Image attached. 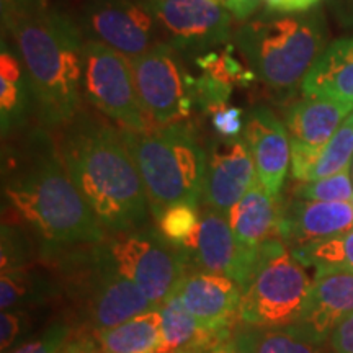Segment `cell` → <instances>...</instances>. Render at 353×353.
I'll use <instances>...</instances> for the list:
<instances>
[{"mask_svg":"<svg viewBox=\"0 0 353 353\" xmlns=\"http://www.w3.org/2000/svg\"><path fill=\"white\" fill-rule=\"evenodd\" d=\"M2 195L17 219L43 244H97L108 237L44 126L3 148Z\"/></svg>","mask_w":353,"mask_h":353,"instance_id":"cell-1","label":"cell"},{"mask_svg":"<svg viewBox=\"0 0 353 353\" xmlns=\"http://www.w3.org/2000/svg\"><path fill=\"white\" fill-rule=\"evenodd\" d=\"M0 2L2 30L32 82L38 120L44 128L65 126L82 108L81 26L43 0Z\"/></svg>","mask_w":353,"mask_h":353,"instance_id":"cell-2","label":"cell"},{"mask_svg":"<svg viewBox=\"0 0 353 353\" xmlns=\"http://www.w3.org/2000/svg\"><path fill=\"white\" fill-rule=\"evenodd\" d=\"M57 144L70 179L107 236L145 226L148 196L121 130L82 107L63 126Z\"/></svg>","mask_w":353,"mask_h":353,"instance_id":"cell-3","label":"cell"},{"mask_svg":"<svg viewBox=\"0 0 353 353\" xmlns=\"http://www.w3.org/2000/svg\"><path fill=\"white\" fill-rule=\"evenodd\" d=\"M38 259L56 278L63 316L81 332L114 327L157 307L120 272L107 239L79 245L41 244Z\"/></svg>","mask_w":353,"mask_h":353,"instance_id":"cell-4","label":"cell"},{"mask_svg":"<svg viewBox=\"0 0 353 353\" xmlns=\"http://www.w3.org/2000/svg\"><path fill=\"white\" fill-rule=\"evenodd\" d=\"M234 43L259 81L288 90L304 77L327 48V28L321 10L290 15L265 12L234 33Z\"/></svg>","mask_w":353,"mask_h":353,"instance_id":"cell-5","label":"cell"},{"mask_svg":"<svg viewBox=\"0 0 353 353\" xmlns=\"http://www.w3.org/2000/svg\"><path fill=\"white\" fill-rule=\"evenodd\" d=\"M143 179L154 219L176 203L200 205L206 174V149L185 123H170L149 131L121 128Z\"/></svg>","mask_w":353,"mask_h":353,"instance_id":"cell-6","label":"cell"},{"mask_svg":"<svg viewBox=\"0 0 353 353\" xmlns=\"http://www.w3.org/2000/svg\"><path fill=\"white\" fill-rule=\"evenodd\" d=\"M312 280L283 241L273 237L259 249L252 280L242 290L239 321L276 329L293 325L306 306Z\"/></svg>","mask_w":353,"mask_h":353,"instance_id":"cell-7","label":"cell"},{"mask_svg":"<svg viewBox=\"0 0 353 353\" xmlns=\"http://www.w3.org/2000/svg\"><path fill=\"white\" fill-rule=\"evenodd\" d=\"M117 267L159 307L176 293L192 270L188 254L172 244L157 228L141 226L107 237Z\"/></svg>","mask_w":353,"mask_h":353,"instance_id":"cell-8","label":"cell"},{"mask_svg":"<svg viewBox=\"0 0 353 353\" xmlns=\"http://www.w3.org/2000/svg\"><path fill=\"white\" fill-rule=\"evenodd\" d=\"M82 97L123 130L143 132L157 126L141 103L130 59L94 39L83 41Z\"/></svg>","mask_w":353,"mask_h":353,"instance_id":"cell-9","label":"cell"},{"mask_svg":"<svg viewBox=\"0 0 353 353\" xmlns=\"http://www.w3.org/2000/svg\"><path fill=\"white\" fill-rule=\"evenodd\" d=\"M141 103L157 126L188 117L195 107L192 77L185 72L172 44L162 41L130 59Z\"/></svg>","mask_w":353,"mask_h":353,"instance_id":"cell-10","label":"cell"},{"mask_svg":"<svg viewBox=\"0 0 353 353\" xmlns=\"http://www.w3.org/2000/svg\"><path fill=\"white\" fill-rule=\"evenodd\" d=\"M81 30L128 59L162 43L161 26L143 0H85Z\"/></svg>","mask_w":353,"mask_h":353,"instance_id":"cell-11","label":"cell"},{"mask_svg":"<svg viewBox=\"0 0 353 353\" xmlns=\"http://www.w3.org/2000/svg\"><path fill=\"white\" fill-rule=\"evenodd\" d=\"M176 51L208 52L231 38V13L218 0H143Z\"/></svg>","mask_w":353,"mask_h":353,"instance_id":"cell-12","label":"cell"},{"mask_svg":"<svg viewBox=\"0 0 353 353\" xmlns=\"http://www.w3.org/2000/svg\"><path fill=\"white\" fill-rule=\"evenodd\" d=\"M183 250L193 270L229 276L242 290L252 280L259 260V250L244 245L234 236L228 214L208 206L200 210V224Z\"/></svg>","mask_w":353,"mask_h":353,"instance_id":"cell-13","label":"cell"},{"mask_svg":"<svg viewBox=\"0 0 353 353\" xmlns=\"http://www.w3.org/2000/svg\"><path fill=\"white\" fill-rule=\"evenodd\" d=\"M353 107L327 99H309L294 103L285 117L291 144V175L306 182L322 149L339 130Z\"/></svg>","mask_w":353,"mask_h":353,"instance_id":"cell-14","label":"cell"},{"mask_svg":"<svg viewBox=\"0 0 353 353\" xmlns=\"http://www.w3.org/2000/svg\"><path fill=\"white\" fill-rule=\"evenodd\" d=\"M255 180L257 170L245 139L219 136L206 149L203 205L228 214Z\"/></svg>","mask_w":353,"mask_h":353,"instance_id":"cell-15","label":"cell"},{"mask_svg":"<svg viewBox=\"0 0 353 353\" xmlns=\"http://www.w3.org/2000/svg\"><path fill=\"white\" fill-rule=\"evenodd\" d=\"M176 294L203 327L216 332L236 330L242 288L229 276L205 270H190Z\"/></svg>","mask_w":353,"mask_h":353,"instance_id":"cell-16","label":"cell"},{"mask_svg":"<svg viewBox=\"0 0 353 353\" xmlns=\"http://www.w3.org/2000/svg\"><path fill=\"white\" fill-rule=\"evenodd\" d=\"M353 314V273L317 270L298 322L291 327L317 343L329 342L343 319Z\"/></svg>","mask_w":353,"mask_h":353,"instance_id":"cell-17","label":"cell"},{"mask_svg":"<svg viewBox=\"0 0 353 353\" xmlns=\"http://www.w3.org/2000/svg\"><path fill=\"white\" fill-rule=\"evenodd\" d=\"M244 139L254 157L259 182L270 195L280 198L291 165V144L286 125L272 110L259 107L247 114Z\"/></svg>","mask_w":353,"mask_h":353,"instance_id":"cell-18","label":"cell"},{"mask_svg":"<svg viewBox=\"0 0 353 353\" xmlns=\"http://www.w3.org/2000/svg\"><path fill=\"white\" fill-rule=\"evenodd\" d=\"M353 229L350 201L293 200L281 210L278 239L290 249L325 241Z\"/></svg>","mask_w":353,"mask_h":353,"instance_id":"cell-19","label":"cell"},{"mask_svg":"<svg viewBox=\"0 0 353 353\" xmlns=\"http://www.w3.org/2000/svg\"><path fill=\"white\" fill-rule=\"evenodd\" d=\"M37 103L32 82L19 52L6 37L0 43V130L2 138L21 132L28 125Z\"/></svg>","mask_w":353,"mask_h":353,"instance_id":"cell-20","label":"cell"},{"mask_svg":"<svg viewBox=\"0 0 353 353\" xmlns=\"http://www.w3.org/2000/svg\"><path fill=\"white\" fill-rule=\"evenodd\" d=\"M304 97L353 107V37L330 43L301 83Z\"/></svg>","mask_w":353,"mask_h":353,"instance_id":"cell-21","label":"cell"},{"mask_svg":"<svg viewBox=\"0 0 353 353\" xmlns=\"http://www.w3.org/2000/svg\"><path fill=\"white\" fill-rule=\"evenodd\" d=\"M281 198H275L255 180L249 192L229 210L228 221L237 241L259 250L263 242L278 237Z\"/></svg>","mask_w":353,"mask_h":353,"instance_id":"cell-22","label":"cell"},{"mask_svg":"<svg viewBox=\"0 0 353 353\" xmlns=\"http://www.w3.org/2000/svg\"><path fill=\"white\" fill-rule=\"evenodd\" d=\"M51 304L61 306V291L50 268L37 257L26 267L2 272L0 276V307L10 309H39Z\"/></svg>","mask_w":353,"mask_h":353,"instance_id":"cell-23","label":"cell"},{"mask_svg":"<svg viewBox=\"0 0 353 353\" xmlns=\"http://www.w3.org/2000/svg\"><path fill=\"white\" fill-rule=\"evenodd\" d=\"M159 309L162 316V341L156 353H208L234 335V332H216L203 327L176 293Z\"/></svg>","mask_w":353,"mask_h":353,"instance_id":"cell-24","label":"cell"},{"mask_svg":"<svg viewBox=\"0 0 353 353\" xmlns=\"http://www.w3.org/2000/svg\"><path fill=\"white\" fill-rule=\"evenodd\" d=\"M99 353H156L162 341L161 309L152 307L114 327L92 332Z\"/></svg>","mask_w":353,"mask_h":353,"instance_id":"cell-25","label":"cell"},{"mask_svg":"<svg viewBox=\"0 0 353 353\" xmlns=\"http://www.w3.org/2000/svg\"><path fill=\"white\" fill-rule=\"evenodd\" d=\"M232 339L242 353H335L330 342L309 341L291 325L276 329L241 325Z\"/></svg>","mask_w":353,"mask_h":353,"instance_id":"cell-26","label":"cell"},{"mask_svg":"<svg viewBox=\"0 0 353 353\" xmlns=\"http://www.w3.org/2000/svg\"><path fill=\"white\" fill-rule=\"evenodd\" d=\"M298 262L317 270H342L353 273V229L341 236L291 249Z\"/></svg>","mask_w":353,"mask_h":353,"instance_id":"cell-27","label":"cell"},{"mask_svg":"<svg viewBox=\"0 0 353 353\" xmlns=\"http://www.w3.org/2000/svg\"><path fill=\"white\" fill-rule=\"evenodd\" d=\"M353 159V112L343 120L339 130L322 149L319 159L309 172L306 182L319 180L324 176L339 174V172L350 169Z\"/></svg>","mask_w":353,"mask_h":353,"instance_id":"cell-28","label":"cell"},{"mask_svg":"<svg viewBox=\"0 0 353 353\" xmlns=\"http://www.w3.org/2000/svg\"><path fill=\"white\" fill-rule=\"evenodd\" d=\"M156 224L167 241L183 249L193 239L200 224V205L193 203L172 205L161 214Z\"/></svg>","mask_w":353,"mask_h":353,"instance_id":"cell-29","label":"cell"},{"mask_svg":"<svg viewBox=\"0 0 353 353\" xmlns=\"http://www.w3.org/2000/svg\"><path fill=\"white\" fill-rule=\"evenodd\" d=\"M196 64L200 65L203 72L210 74L218 81L228 83V85H249L252 83L257 76L252 69H245L236 57L232 56L231 48H226L224 51H208L196 59Z\"/></svg>","mask_w":353,"mask_h":353,"instance_id":"cell-30","label":"cell"},{"mask_svg":"<svg viewBox=\"0 0 353 353\" xmlns=\"http://www.w3.org/2000/svg\"><path fill=\"white\" fill-rule=\"evenodd\" d=\"M76 332V327L68 317L59 316L44 325L43 330L26 339L7 353H59L69 339Z\"/></svg>","mask_w":353,"mask_h":353,"instance_id":"cell-31","label":"cell"},{"mask_svg":"<svg viewBox=\"0 0 353 353\" xmlns=\"http://www.w3.org/2000/svg\"><path fill=\"white\" fill-rule=\"evenodd\" d=\"M294 195L299 200L309 201H352L353 180L350 179V169L319 180L303 182L294 190Z\"/></svg>","mask_w":353,"mask_h":353,"instance_id":"cell-32","label":"cell"},{"mask_svg":"<svg viewBox=\"0 0 353 353\" xmlns=\"http://www.w3.org/2000/svg\"><path fill=\"white\" fill-rule=\"evenodd\" d=\"M37 312L33 309H10L0 316V350L6 353L30 339L37 325Z\"/></svg>","mask_w":353,"mask_h":353,"instance_id":"cell-33","label":"cell"},{"mask_svg":"<svg viewBox=\"0 0 353 353\" xmlns=\"http://www.w3.org/2000/svg\"><path fill=\"white\" fill-rule=\"evenodd\" d=\"M192 94L195 100V107L205 113H213L224 105H228L229 97L232 94V87L218 81L210 74L203 72L200 77H192Z\"/></svg>","mask_w":353,"mask_h":353,"instance_id":"cell-34","label":"cell"},{"mask_svg":"<svg viewBox=\"0 0 353 353\" xmlns=\"http://www.w3.org/2000/svg\"><path fill=\"white\" fill-rule=\"evenodd\" d=\"M244 112L239 107H221L211 113V125L221 138H239L244 132L245 121L242 120Z\"/></svg>","mask_w":353,"mask_h":353,"instance_id":"cell-35","label":"cell"},{"mask_svg":"<svg viewBox=\"0 0 353 353\" xmlns=\"http://www.w3.org/2000/svg\"><path fill=\"white\" fill-rule=\"evenodd\" d=\"M321 0H263L265 12L275 15H290L312 10Z\"/></svg>","mask_w":353,"mask_h":353,"instance_id":"cell-36","label":"cell"},{"mask_svg":"<svg viewBox=\"0 0 353 353\" xmlns=\"http://www.w3.org/2000/svg\"><path fill=\"white\" fill-rule=\"evenodd\" d=\"M329 342L335 353H353V314L335 327Z\"/></svg>","mask_w":353,"mask_h":353,"instance_id":"cell-37","label":"cell"},{"mask_svg":"<svg viewBox=\"0 0 353 353\" xmlns=\"http://www.w3.org/2000/svg\"><path fill=\"white\" fill-rule=\"evenodd\" d=\"M221 7L226 8L236 20H247L252 17L263 0H218Z\"/></svg>","mask_w":353,"mask_h":353,"instance_id":"cell-38","label":"cell"},{"mask_svg":"<svg viewBox=\"0 0 353 353\" xmlns=\"http://www.w3.org/2000/svg\"><path fill=\"white\" fill-rule=\"evenodd\" d=\"M97 345L92 334L88 332H81V330H76L72 337L69 339V342L65 343L63 350L59 353H97Z\"/></svg>","mask_w":353,"mask_h":353,"instance_id":"cell-39","label":"cell"},{"mask_svg":"<svg viewBox=\"0 0 353 353\" xmlns=\"http://www.w3.org/2000/svg\"><path fill=\"white\" fill-rule=\"evenodd\" d=\"M329 3L342 26L353 28V0H329Z\"/></svg>","mask_w":353,"mask_h":353,"instance_id":"cell-40","label":"cell"},{"mask_svg":"<svg viewBox=\"0 0 353 353\" xmlns=\"http://www.w3.org/2000/svg\"><path fill=\"white\" fill-rule=\"evenodd\" d=\"M208 353H242L241 348L237 347V343L234 342V339H229V341L221 342L219 345H216L213 350H210Z\"/></svg>","mask_w":353,"mask_h":353,"instance_id":"cell-41","label":"cell"},{"mask_svg":"<svg viewBox=\"0 0 353 353\" xmlns=\"http://www.w3.org/2000/svg\"><path fill=\"white\" fill-rule=\"evenodd\" d=\"M352 206H353V198H352Z\"/></svg>","mask_w":353,"mask_h":353,"instance_id":"cell-42","label":"cell"},{"mask_svg":"<svg viewBox=\"0 0 353 353\" xmlns=\"http://www.w3.org/2000/svg\"><path fill=\"white\" fill-rule=\"evenodd\" d=\"M97 353H99V352H97Z\"/></svg>","mask_w":353,"mask_h":353,"instance_id":"cell-43","label":"cell"}]
</instances>
